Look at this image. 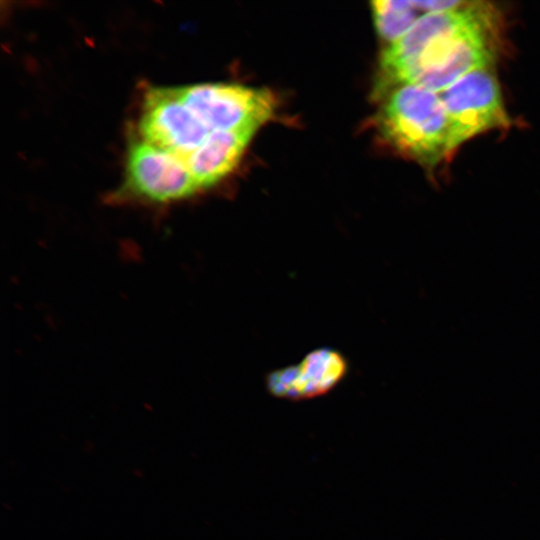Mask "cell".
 <instances>
[{
    "mask_svg": "<svg viewBox=\"0 0 540 540\" xmlns=\"http://www.w3.org/2000/svg\"><path fill=\"white\" fill-rule=\"evenodd\" d=\"M493 10L488 3L465 2L423 14L383 51L374 97L383 99L404 85L441 93L468 73L489 68L495 56Z\"/></svg>",
    "mask_w": 540,
    "mask_h": 540,
    "instance_id": "6da1fadb",
    "label": "cell"
},
{
    "mask_svg": "<svg viewBox=\"0 0 540 540\" xmlns=\"http://www.w3.org/2000/svg\"><path fill=\"white\" fill-rule=\"evenodd\" d=\"M383 99L374 122L386 144L425 166L448 155V117L439 93L404 85Z\"/></svg>",
    "mask_w": 540,
    "mask_h": 540,
    "instance_id": "7a4b0ae2",
    "label": "cell"
},
{
    "mask_svg": "<svg viewBox=\"0 0 540 540\" xmlns=\"http://www.w3.org/2000/svg\"><path fill=\"white\" fill-rule=\"evenodd\" d=\"M184 103L211 131H254L269 121L276 109L271 91L228 83L178 87Z\"/></svg>",
    "mask_w": 540,
    "mask_h": 540,
    "instance_id": "3957f363",
    "label": "cell"
},
{
    "mask_svg": "<svg viewBox=\"0 0 540 540\" xmlns=\"http://www.w3.org/2000/svg\"><path fill=\"white\" fill-rule=\"evenodd\" d=\"M440 97L448 117V154L479 133L509 124L500 87L489 68L468 73Z\"/></svg>",
    "mask_w": 540,
    "mask_h": 540,
    "instance_id": "277c9868",
    "label": "cell"
},
{
    "mask_svg": "<svg viewBox=\"0 0 540 540\" xmlns=\"http://www.w3.org/2000/svg\"><path fill=\"white\" fill-rule=\"evenodd\" d=\"M198 190L182 158L143 140L130 144L122 195L144 203L167 204Z\"/></svg>",
    "mask_w": 540,
    "mask_h": 540,
    "instance_id": "5b68a950",
    "label": "cell"
},
{
    "mask_svg": "<svg viewBox=\"0 0 540 540\" xmlns=\"http://www.w3.org/2000/svg\"><path fill=\"white\" fill-rule=\"evenodd\" d=\"M138 130L141 140L182 160L198 148L210 133L184 103L178 87H149L145 91Z\"/></svg>",
    "mask_w": 540,
    "mask_h": 540,
    "instance_id": "8992f818",
    "label": "cell"
},
{
    "mask_svg": "<svg viewBox=\"0 0 540 540\" xmlns=\"http://www.w3.org/2000/svg\"><path fill=\"white\" fill-rule=\"evenodd\" d=\"M347 369V361L340 352L319 348L307 354L299 364L271 372L266 385L278 398L310 399L332 390L344 378Z\"/></svg>",
    "mask_w": 540,
    "mask_h": 540,
    "instance_id": "52a82bcc",
    "label": "cell"
},
{
    "mask_svg": "<svg viewBox=\"0 0 540 540\" xmlns=\"http://www.w3.org/2000/svg\"><path fill=\"white\" fill-rule=\"evenodd\" d=\"M254 131H211L183 161L199 189L215 185L238 165Z\"/></svg>",
    "mask_w": 540,
    "mask_h": 540,
    "instance_id": "ba28073f",
    "label": "cell"
},
{
    "mask_svg": "<svg viewBox=\"0 0 540 540\" xmlns=\"http://www.w3.org/2000/svg\"><path fill=\"white\" fill-rule=\"evenodd\" d=\"M371 10L378 34L389 44L411 29L420 11L415 1L395 0L374 1Z\"/></svg>",
    "mask_w": 540,
    "mask_h": 540,
    "instance_id": "9c48e42d",
    "label": "cell"
}]
</instances>
